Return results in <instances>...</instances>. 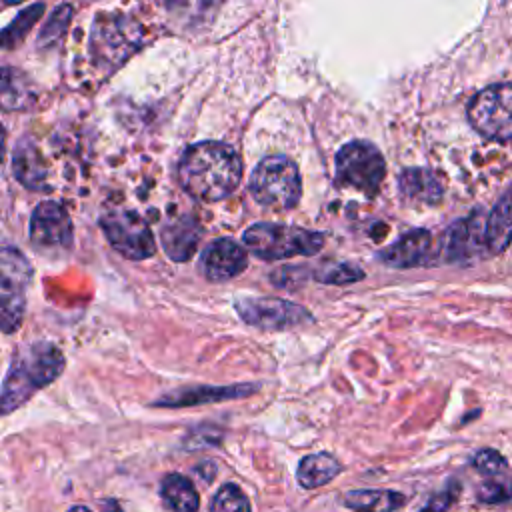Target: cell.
I'll return each mask as SVG.
<instances>
[{"label": "cell", "mask_w": 512, "mask_h": 512, "mask_svg": "<svg viewBox=\"0 0 512 512\" xmlns=\"http://www.w3.org/2000/svg\"><path fill=\"white\" fill-rule=\"evenodd\" d=\"M72 220L68 210L54 202H40L30 218V240L40 250H68L72 246Z\"/></svg>", "instance_id": "11"}, {"label": "cell", "mask_w": 512, "mask_h": 512, "mask_svg": "<svg viewBox=\"0 0 512 512\" xmlns=\"http://www.w3.org/2000/svg\"><path fill=\"white\" fill-rule=\"evenodd\" d=\"M16 2H22V0H6V4H16Z\"/></svg>", "instance_id": "31"}, {"label": "cell", "mask_w": 512, "mask_h": 512, "mask_svg": "<svg viewBox=\"0 0 512 512\" xmlns=\"http://www.w3.org/2000/svg\"><path fill=\"white\" fill-rule=\"evenodd\" d=\"M160 494L172 512H198V490L192 484V480L182 474L174 472L164 476L160 484Z\"/></svg>", "instance_id": "19"}, {"label": "cell", "mask_w": 512, "mask_h": 512, "mask_svg": "<svg viewBox=\"0 0 512 512\" xmlns=\"http://www.w3.org/2000/svg\"><path fill=\"white\" fill-rule=\"evenodd\" d=\"M506 458L492 448H484L474 456V468L484 476H496L506 470Z\"/></svg>", "instance_id": "28"}, {"label": "cell", "mask_w": 512, "mask_h": 512, "mask_svg": "<svg viewBox=\"0 0 512 512\" xmlns=\"http://www.w3.org/2000/svg\"><path fill=\"white\" fill-rule=\"evenodd\" d=\"M68 512H92V510L86 508V506H74V508H70Z\"/></svg>", "instance_id": "30"}, {"label": "cell", "mask_w": 512, "mask_h": 512, "mask_svg": "<svg viewBox=\"0 0 512 512\" xmlns=\"http://www.w3.org/2000/svg\"><path fill=\"white\" fill-rule=\"evenodd\" d=\"M64 364V354L50 342H26L16 348L2 382V412L20 408L34 392L54 382Z\"/></svg>", "instance_id": "2"}, {"label": "cell", "mask_w": 512, "mask_h": 512, "mask_svg": "<svg viewBox=\"0 0 512 512\" xmlns=\"http://www.w3.org/2000/svg\"><path fill=\"white\" fill-rule=\"evenodd\" d=\"M30 280L32 266L26 256L14 246H4L0 256V324L6 334L22 324Z\"/></svg>", "instance_id": "5"}, {"label": "cell", "mask_w": 512, "mask_h": 512, "mask_svg": "<svg viewBox=\"0 0 512 512\" xmlns=\"http://www.w3.org/2000/svg\"><path fill=\"white\" fill-rule=\"evenodd\" d=\"M110 246L130 260H144L156 252V240L142 216L130 210H112L100 218Z\"/></svg>", "instance_id": "8"}, {"label": "cell", "mask_w": 512, "mask_h": 512, "mask_svg": "<svg viewBox=\"0 0 512 512\" xmlns=\"http://www.w3.org/2000/svg\"><path fill=\"white\" fill-rule=\"evenodd\" d=\"M344 502L356 512H396L406 498L396 490H352Z\"/></svg>", "instance_id": "20"}, {"label": "cell", "mask_w": 512, "mask_h": 512, "mask_svg": "<svg viewBox=\"0 0 512 512\" xmlns=\"http://www.w3.org/2000/svg\"><path fill=\"white\" fill-rule=\"evenodd\" d=\"M472 128L490 140H512V84L480 90L468 104Z\"/></svg>", "instance_id": "6"}, {"label": "cell", "mask_w": 512, "mask_h": 512, "mask_svg": "<svg viewBox=\"0 0 512 512\" xmlns=\"http://www.w3.org/2000/svg\"><path fill=\"white\" fill-rule=\"evenodd\" d=\"M32 92L28 88V82L20 78V74L12 68L2 70V106L6 110L10 108H22L30 102Z\"/></svg>", "instance_id": "22"}, {"label": "cell", "mask_w": 512, "mask_h": 512, "mask_svg": "<svg viewBox=\"0 0 512 512\" xmlns=\"http://www.w3.org/2000/svg\"><path fill=\"white\" fill-rule=\"evenodd\" d=\"M342 470V464L328 452H318L304 456L296 470V480L302 488H318L336 478Z\"/></svg>", "instance_id": "18"}, {"label": "cell", "mask_w": 512, "mask_h": 512, "mask_svg": "<svg viewBox=\"0 0 512 512\" xmlns=\"http://www.w3.org/2000/svg\"><path fill=\"white\" fill-rule=\"evenodd\" d=\"M200 240V228L194 220L184 218L174 222L162 232V246L166 254L176 262H186L194 254Z\"/></svg>", "instance_id": "17"}, {"label": "cell", "mask_w": 512, "mask_h": 512, "mask_svg": "<svg viewBox=\"0 0 512 512\" xmlns=\"http://www.w3.org/2000/svg\"><path fill=\"white\" fill-rule=\"evenodd\" d=\"M484 236L486 248H490L492 254L502 252L512 242V186L500 196V200L488 214V220L484 224Z\"/></svg>", "instance_id": "16"}, {"label": "cell", "mask_w": 512, "mask_h": 512, "mask_svg": "<svg viewBox=\"0 0 512 512\" xmlns=\"http://www.w3.org/2000/svg\"><path fill=\"white\" fill-rule=\"evenodd\" d=\"M242 164L234 148L222 142L190 146L178 162V182L186 194L202 202H218L240 184Z\"/></svg>", "instance_id": "1"}, {"label": "cell", "mask_w": 512, "mask_h": 512, "mask_svg": "<svg viewBox=\"0 0 512 512\" xmlns=\"http://www.w3.org/2000/svg\"><path fill=\"white\" fill-rule=\"evenodd\" d=\"M400 190L408 196V198H416L422 202H438L442 196V186L438 182V178L422 168H412L402 172L400 176Z\"/></svg>", "instance_id": "21"}, {"label": "cell", "mask_w": 512, "mask_h": 512, "mask_svg": "<svg viewBox=\"0 0 512 512\" xmlns=\"http://www.w3.org/2000/svg\"><path fill=\"white\" fill-rule=\"evenodd\" d=\"M258 390V384H230V386H192L186 390L170 392L168 396H162L154 402V406H166V408H186V406H200V404H212L222 400H234L250 396Z\"/></svg>", "instance_id": "13"}, {"label": "cell", "mask_w": 512, "mask_h": 512, "mask_svg": "<svg viewBox=\"0 0 512 512\" xmlns=\"http://www.w3.org/2000/svg\"><path fill=\"white\" fill-rule=\"evenodd\" d=\"M386 174V164L380 150L364 140L344 144L336 154L338 182L352 186L364 194H374Z\"/></svg>", "instance_id": "7"}, {"label": "cell", "mask_w": 512, "mask_h": 512, "mask_svg": "<svg viewBox=\"0 0 512 512\" xmlns=\"http://www.w3.org/2000/svg\"><path fill=\"white\" fill-rule=\"evenodd\" d=\"M210 512H252L250 500L236 484H224L212 498Z\"/></svg>", "instance_id": "23"}, {"label": "cell", "mask_w": 512, "mask_h": 512, "mask_svg": "<svg viewBox=\"0 0 512 512\" xmlns=\"http://www.w3.org/2000/svg\"><path fill=\"white\" fill-rule=\"evenodd\" d=\"M452 500H454V492H444V494L432 498L422 512H446V508L450 506Z\"/></svg>", "instance_id": "29"}, {"label": "cell", "mask_w": 512, "mask_h": 512, "mask_svg": "<svg viewBox=\"0 0 512 512\" xmlns=\"http://www.w3.org/2000/svg\"><path fill=\"white\" fill-rule=\"evenodd\" d=\"M250 192L254 200L272 210H290L302 194L300 172L286 156H268L252 172Z\"/></svg>", "instance_id": "4"}, {"label": "cell", "mask_w": 512, "mask_h": 512, "mask_svg": "<svg viewBox=\"0 0 512 512\" xmlns=\"http://www.w3.org/2000/svg\"><path fill=\"white\" fill-rule=\"evenodd\" d=\"M316 278H318V282H324V284H350V282L362 280L364 272L354 264L334 262V264H328L322 270H318Z\"/></svg>", "instance_id": "25"}, {"label": "cell", "mask_w": 512, "mask_h": 512, "mask_svg": "<svg viewBox=\"0 0 512 512\" xmlns=\"http://www.w3.org/2000/svg\"><path fill=\"white\" fill-rule=\"evenodd\" d=\"M478 498L484 504H500L512 498V478L502 474L490 476V480L482 482L478 488Z\"/></svg>", "instance_id": "24"}, {"label": "cell", "mask_w": 512, "mask_h": 512, "mask_svg": "<svg viewBox=\"0 0 512 512\" xmlns=\"http://www.w3.org/2000/svg\"><path fill=\"white\" fill-rule=\"evenodd\" d=\"M70 18H72V8H70V6H58V8L50 14L46 26L42 28L38 44H40V46H46V44L56 42V40L62 36V32L68 28Z\"/></svg>", "instance_id": "27"}, {"label": "cell", "mask_w": 512, "mask_h": 512, "mask_svg": "<svg viewBox=\"0 0 512 512\" xmlns=\"http://www.w3.org/2000/svg\"><path fill=\"white\" fill-rule=\"evenodd\" d=\"M92 54L98 62L116 66L140 44L136 22L124 16H100L92 28Z\"/></svg>", "instance_id": "9"}, {"label": "cell", "mask_w": 512, "mask_h": 512, "mask_svg": "<svg viewBox=\"0 0 512 512\" xmlns=\"http://www.w3.org/2000/svg\"><path fill=\"white\" fill-rule=\"evenodd\" d=\"M242 240L254 256L268 262L292 256H314L324 246V236L316 230L272 222H260L250 226L244 232Z\"/></svg>", "instance_id": "3"}, {"label": "cell", "mask_w": 512, "mask_h": 512, "mask_svg": "<svg viewBox=\"0 0 512 512\" xmlns=\"http://www.w3.org/2000/svg\"><path fill=\"white\" fill-rule=\"evenodd\" d=\"M432 236L428 230L418 228L400 236L394 244L380 252V260L392 268H412L428 260Z\"/></svg>", "instance_id": "15"}, {"label": "cell", "mask_w": 512, "mask_h": 512, "mask_svg": "<svg viewBox=\"0 0 512 512\" xmlns=\"http://www.w3.org/2000/svg\"><path fill=\"white\" fill-rule=\"evenodd\" d=\"M236 310L246 324L266 330H284L312 322L304 306L280 298H244L236 302Z\"/></svg>", "instance_id": "10"}, {"label": "cell", "mask_w": 512, "mask_h": 512, "mask_svg": "<svg viewBox=\"0 0 512 512\" xmlns=\"http://www.w3.org/2000/svg\"><path fill=\"white\" fill-rule=\"evenodd\" d=\"M42 14V4H36L28 10H24L20 16H16V20L4 30V46L12 48L16 42H20L26 32L32 28V24L38 20V16Z\"/></svg>", "instance_id": "26"}, {"label": "cell", "mask_w": 512, "mask_h": 512, "mask_svg": "<svg viewBox=\"0 0 512 512\" xmlns=\"http://www.w3.org/2000/svg\"><path fill=\"white\" fill-rule=\"evenodd\" d=\"M486 246L484 230H480V222L476 216H468L464 220L454 222L444 234V258L448 262H466L476 256L480 246Z\"/></svg>", "instance_id": "14"}, {"label": "cell", "mask_w": 512, "mask_h": 512, "mask_svg": "<svg viewBox=\"0 0 512 512\" xmlns=\"http://www.w3.org/2000/svg\"><path fill=\"white\" fill-rule=\"evenodd\" d=\"M246 262V250L238 242L232 238H216L204 248L200 270L208 280L220 282L238 276L246 268Z\"/></svg>", "instance_id": "12"}]
</instances>
